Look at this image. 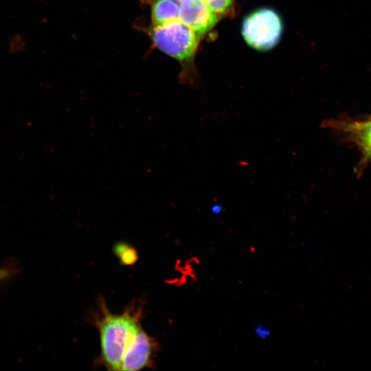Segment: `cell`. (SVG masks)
I'll list each match as a JSON object with an SVG mask.
<instances>
[{
  "label": "cell",
  "instance_id": "cell-9",
  "mask_svg": "<svg viewBox=\"0 0 371 371\" xmlns=\"http://www.w3.org/2000/svg\"><path fill=\"white\" fill-rule=\"evenodd\" d=\"M209 7L220 17L234 13L236 0H205Z\"/></svg>",
  "mask_w": 371,
  "mask_h": 371
},
{
  "label": "cell",
  "instance_id": "cell-2",
  "mask_svg": "<svg viewBox=\"0 0 371 371\" xmlns=\"http://www.w3.org/2000/svg\"><path fill=\"white\" fill-rule=\"evenodd\" d=\"M152 41L157 48L180 62H191L196 52L198 36L180 20L155 25Z\"/></svg>",
  "mask_w": 371,
  "mask_h": 371
},
{
  "label": "cell",
  "instance_id": "cell-5",
  "mask_svg": "<svg viewBox=\"0 0 371 371\" xmlns=\"http://www.w3.org/2000/svg\"><path fill=\"white\" fill-rule=\"evenodd\" d=\"M179 19L201 37L211 30L220 16L207 4L205 0H182L179 3Z\"/></svg>",
  "mask_w": 371,
  "mask_h": 371
},
{
  "label": "cell",
  "instance_id": "cell-12",
  "mask_svg": "<svg viewBox=\"0 0 371 371\" xmlns=\"http://www.w3.org/2000/svg\"><path fill=\"white\" fill-rule=\"evenodd\" d=\"M223 207L219 203H215L211 207V212L214 215H218L222 212Z\"/></svg>",
  "mask_w": 371,
  "mask_h": 371
},
{
  "label": "cell",
  "instance_id": "cell-13",
  "mask_svg": "<svg viewBox=\"0 0 371 371\" xmlns=\"http://www.w3.org/2000/svg\"><path fill=\"white\" fill-rule=\"evenodd\" d=\"M174 1H175L179 3V2L181 1L182 0H174Z\"/></svg>",
  "mask_w": 371,
  "mask_h": 371
},
{
  "label": "cell",
  "instance_id": "cell-7",
  "mask_svg": "<svg viewBox=\"0 0 371 371\" xmlns=\"http://www.w3.org/2000/svg\"><path fill=\"white\" fill-rule=\"evenodd\" d=\"M179 3L174 0H155L151 6L154 25H162L179 20Z\"/></svg>",
  "mask_w": 371,
  "mask_h": 371
},
{
  "label": "cell",
  "instance_id": "cell-3",
  "mask_svg": "<svg viewBox=\"0 0 371 371\" xmlns=\"http://www.w3.org/2000/svg\"><path fill=\"white\" fill-rule=\"evenodd\" d=\"M283 30L280 16L273 9L260 8L249 14L242 22L245 41L258 51H267L280 41Z\"/></svg>",
  "mask_w": 371,
  "mask_h": 371
},
{
  "label": "cell",
  "instance_id": "cell-11",
  "mask_svg": "<svg viewBox=\"0 0 371 371\" xmlns=\"http://www.w3.org/2000/svg\"><path fill=\"white\" fill-rule=\"evenodd\" d=\"M254 334L261 339H266L271 335L269 328L265 326L262 323L258 324L254 328Z\"/></svg>",
  "mask_w": 371,
  "mask_h": 371
},
{
  "label": "cell",
  "instance_id": "cell-8",
  "mask_svg": "<svg viewBox=\"0 0 371 371\" xmlns=\"http://www.w3.org/2000/svg\"><path fill=\"white\" fill-rule=\"evenodd\" d=\"M113 251L124 265H132L138 259L137 251L129 244L124 242L117 243L114 245Z\"/></svg>",
  "mask_w": 371,
  "mask_h": 371
},
{
  "label": "cell",
  "instance_id": "cell-6",
  "mask_svg": "<svg viewBox=\"0 0 371 371\" xmlns=\"http://www.w3.org/2000/svg\"><path fill=\"white\" fill-rule=\"evenodd\" d=\"M321 126L344 135L357 145L366 157L371 159V117L363 120L330 119L323 121Z\"/></svg>",
  "mask_w": 371,
  "mask_h": 371
},
{
  "label": "cell",
  "instance_id": "cell-1",
  "mask_svg": "<svg viewBox=\"0 0 371 371\" xmlns=\"http://www.w3.org/2000/svg\"><path fill=\"white\" fill-rule=\"evenodd\" d=\"M138 324L137 318L127 313L113 315L104 310V316L98 322V328L101 357L109 370H120L128 341Z\"/></svg>",
  "mask_w": 371,
  "mask_h": 371
},
{
  "label": "cell",
  "instance_id": "cell-10",
  "mask_svg": "<svg viewBox=\"0 0 371 371\" xmlns=\"http://www.w3.org/2000/svg\"><path fill=\"white\" fill-rule=\"evenodd\" d=\"M14 266L9 265L0 267V284L9 280L16 273Z\"/></svg>",
  "mask_w": 371,
  "mask_h": 371
},
{
  "label": "cell",
  "instance_id": "cell-4",
  "mask_svg": "<svg viewBox=\"0 0 371 371\" xmlns=\"http://www.w3.org/2000/svg\"><path fill=\"white\" fill-rule=\"evenodd\" d=\"M155 348L154 339L138 324L126 346L120 370L135 371L150 365Z\"/></svg>",
  "mask_w": 371,
  "mask_h": 371
}]
</instances>
